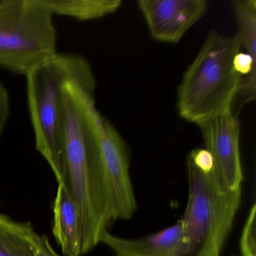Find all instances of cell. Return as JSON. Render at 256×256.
<instances>
[{
	"label": "cell",
	"instance_id": "cell-4",
	"mask_svg": "<svg viewBox=\"0 0 256 256\" xmlns=\"http://www.w3.org/2000/svg\"><path fill=\"white\" fill-rule=\"evenodd\" d=\"M188 193L181 218L180 256H222L241 204L242 190L224 188L214 169L187 160Z\"/></svg>",
	"mask_w": 256,
	"mask_h": 256
},
{
	"label": "cell",
	"instance_id": "cell-1",
	"mask_svg": "<svg viewBox=\"0 0 256 256\" xmlns=\"http://www.w3.org/2000/svg\"><path fill=\"white\" fill-rule=\"evenodd\" d=\"M60 156V184L76 204L84 256L100 244L114 220L102 164L100 119L82 104L71 103L62 109Z\"/></svg>",
	"mask_w": 256,
	"mask_h": 256
},
{
	"label": "cell",
	"instance_id": "cell-9",
	"mask_svg": "<svg viewBox=\"0 0 256 256\" xmlns=\"http://www.w3.org/2000/svg\"><path fill=\"white\" fill-rule=\"evenodd\" d=\"M182 232L180 220L162 230L138 238H121L106 230L100 242L116 256H180Z\"/></svg>",
	"mask_w": 256,
	"mask_h": 256
},
{
	"label": "cell",
	"instance_id": "cell-5",
	"mask_svg": "<svg viewBox=\"0 0 256 256\" xmlns=\"http://www.w3.org/2000/svg\"><path fill=\"white\" fill-rule=\"evenodd\" d=\"M47 0L0 1V68L26 76L58 52Z\"/></svg>",
	"mask_w": 256,
	"mask_h": 256
},
{
	"label": "cell",
	"instance_id": "cell-13",
	"mask_svg": "<svg viewBox=\"0 0 256 256\" xmlns=\"http://www.w3.org/2000/svg\"><path fill=\"white\" fill-rule=\"evenodd\" d=\"M241 256H256V204L248 212L240 239Z\"/></svg>",
	"mask_w": 256,
	"mask_h": 256
},
{
	"label": "cell",
	"instance_id": "cell-8",
	"mask_svg": "<svg viewBox=\"0 0 256 256\" xmlns=\"http://www.w3.org/2000/svg\"><path fill=\"white\" fill-rule=\"evenodd\" d=\"M206 0H139L138 6L154 40L178 43L206 13Z\"/></svg>",
	"mask_w": 256,
	"mask_h": 256
},
{
	"label": "cell",
	"instance_id": "cell-11",
	"mask_svg": "<svg viewBox=\"0 0 256 256\" xmlns=\"http://www.w3.org/2000/svg\"><path fill=\"white\" fill-rule=\"evenodd\" d=\"M54 16H66L80 22L98 20L122 6V0H47Z\"/></svg>",
	"mask_w": 256,
	"mask_h": 256
},
{
	"label": "cell",
	"instance_id": "cell-10",
	"mask_svg": "<svg viewBox=\"0 0 256 256\" xmlns=\"http://www.w3.org/2000/svg\"><path fill=\"white\" fill-rule=\"evenodd\" d=\"M53 234L64 256H82L78 215L66 187L58 184L53 204Z\"/></svg>",
	"mask_w": 256,
	"mask_h": 256
},
{
	"label": "cell",
	"instance_id": "cell-2",
	"mask_svg": "<svg viewBox=\"0 0 256 256\" xmlns=\"http://www.w3.org/2000/svg\"><path fill=\"white\" fill-rule=\"evenodd\" d=\"M238 34L226 36L210 31L178 89L176 108L184 120L198 124L232 112L242 78L234 68L240 52Z\"/></svg>",
	"mask_w": 256,
	"mask_h": 256
},
{
	"label": "cell",
	"instance_id": "cell-12",
	"mask_svg": "<svg viewBox=\"0 0 256 256\" xmlns=\"http://www.w3.org/2000/svg\"><path fill=\"white\" fill-rule=\"evenodd\" d=\"M36 234L30 222H20L0 212V256H36L32 238Z\"/></svg>",
	"mask_w": 256,
	"mask_h": 256
},
{
	"label": "cell",
	"instance_id": "cell-3",
	"mask_svg": "<svg viewBox=\"0 0 256 256\" xmlns=\"http://www.w3.org/2000/svg\"><path fill=\"white\" fill-rule=\"evenodd\" d=\"M25 77L36 149L48 163L60 184L62 88L70 82H94L95 76L83 56L56 52Z\"/></svg>",
	"mask_w": 256,
	"mask_h": 256
},
{
	"label": "cell",
	"instance_id": "cell-15",
	"mask_svg": "<svg viewBox=\"0 0 256 256\" xmlns=\"http://www.w3.org/2000/svg\"><path fill=\"white\" fill-rule=\"evenodd\" d=\"M10 114V95L8 90L0 80V138L8 122Z\"/></svg>",
	"mask_w": 256,
	"mask_h": 256
},
{
	"label": "cell",
	"instance_id": "cell-6",
	"mask_svg": "<svg viewBox=\"0 0 256 256\" xmlns=\"http://www.w3.org/2000/svg\"><path fill=\"white\" fill-rule=\"evenodd\" d=\"M100 148L114 220H130L137 210L130 173V151L118 130L104 118L100 126Z\"/></svg>",
	"mask_w": 256,
	"mask_h": 256
},
{
	"label": "cell",
	"instance_id": "cell-7",
	"mask_svg": "<svg viewBox=\"0 0 256 256\" xmlns=\"http://www.w3.org/2000/svg\"><path fill=\"white\" fill-rule=\"evenodd\" d=\"M205 149L214 158V170L220 184L228 191L242 190L244 173L240 150V124L232 112L197 125Z\"/></svg>",
	"mask_w": 256,
	"mask_h": 256
},
{
	"label": "cell",
	"instance_id": "cell-14",
	"mask_svg": "<svg viewBox=\"0 0 256 256\" xmlns=\"http://www.w3.org/2000/svg\"><path fill=\"white\" fill-rule=\"evenodd\" d=\"M32 250L36 256H64L54 250L46 235H40L36 232L32 238Z\"/></svg>",
	"mask_w": 256,
	"mask_h": 256
}]
</instances>
